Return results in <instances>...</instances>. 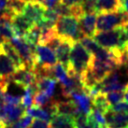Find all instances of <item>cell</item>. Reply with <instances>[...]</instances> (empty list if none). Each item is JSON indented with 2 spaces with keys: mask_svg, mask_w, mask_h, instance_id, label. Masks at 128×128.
Returning a JSON list of instances; mask_svg holds the SVG:
<instances>
[{
  "mask_svg": "<svg viewBox=\"0 0 128 128\" xmlns=\"http://www.w3.org/2000/svg\"><path fill=\"white\" fill-rule=\"evenodd\" d=\"M5 104V90L0 88V108L3 107Z\"/></svg>",
  "mask_w": 128,
  "mask_h": 128,
  "instance_id": "f1b7e54d",
  "label": "cell"
},
{
  "mask_svg": "<svg viewBox=\"0 0 128 128\" xmlns=\"http://www.w3.org/2000/svg\"><path fill=\"white\" fill-rule=\"evenodd\" d=\"M25 113L32 116V117L36 118V119H39V120H43L46 122H50L52 120V116L47 112V110H45L43 108H39L36 106H32V107L28 108L25 110Z\"/></svg>",
  "mask_w": 128,
  "mask_h": 128,
  "instance_id": "ffe728a7",
  "label": "cell"
},
{
  "mask_svg": "<svg viewBox=\"0 0 128 128\" xmlns=\"http://www.w3.org/2000/svg\"><path fill=\"white\" fill-rule=\"evenodd\" d=\"M8 0H0V10H5L7 8Z\"/></svg>",
  "mask_w": 128,
  "mask_h": 128,
  "instance_id": "4dcf8cb0",
  "label": "cell"
},
{
  "mask_svg": "<svg viewBox=\"0 0 128 128\" xmlns=\"http://www.w3.org/2000/svg\"><path fill=\"white\" fill-rule=\"evenodd\" d=\"M120 1H121V4H122V3H124V2H125L126 0H120Z\"/></svg>",
  "mask_w": 128,
  "mask_h": 128,
  "instance_id": "d590c367",
  "label": "cell"
},
{
  "mask_svg": "<svg viewBox=\"0 0 128 128\" xmlns=\"http://www.w3.org/2000/svg\"><path fill=\"white\" fill-rule=\"evenodd\" d=\"M45 10H46V8L40 2L29 0L25 3L22 13L36 24L43 19Z\"/></svg>",
  "mask_w": 128,
  "mask_h": 128,
  "instance_id": "ba28073f",
  "label": "cell"
},
{
  "mask_svg": "<svg viewBox=\"0 0 128 128\" xmlns=\"http://www.w3.org/2000/svg\"><path fill=\"white\" fill-rule=\"evenodd\" d=\"M50 122L52 128H76L75 119L68 115L57 113L52 118Z\"/></svg>",
  "mask_w": 128,
  "mask_h": 128,
  "instance_id": "2e32d148",
  "label": "cell"
},
{
  "mask_svg": "<svg viewBox=\"0 0 128 128\" xmlns=\"http://www.w3.org/2000/svg\"><path fill=\"white\" fill-rule=\"evenodd\" d=\"M16 70L17 68L12 60L3 50H0V75L4 78H10Z\"/></svg>",
  "mask_w": 128,
  "mask_h": 128,
  "instance_id": "9a60e30c",
  "label": "cell"
},
{
  "mask_svg": "<svg viewBox=\"0 0 128 128\" xmlns=\"http://www.w3.org/2000/svg\"><path fill=\"white\" fill-rule=\"evenodd\" d=\"M124 99L128 102V83L126 84L124 89Z\"/></svg>",
  "mask_w": 128,
  "mask_h": 128,
  "instance_id": "d6a6232c",
  "label": "cell"
},
{
  "mask_svg": "<svg viewBox=\"0 0 128 128\" xmlns=\"http://www.w3.org/2000/svg\"><path fill=\"white\" fill-rule=\"evenodd\" d=\"M128 24V13L122 8L114 12H100L96 20V32L108 31Z\"/></svg>",
  "mask_w": 128,
  "mask_h": 128,
  "instance_id": "3957f363",
  "label": "cell"
},
{
  "mask_svg": "<svg viewBox=\"0 0 128 128\" xmlns=\"http://www.w3.org/2000/svg\"><path fill=\"white\" fill-rule=\"evenodd\" d=\"M8 83V78H4L0 75V88H3L4 90H6Z\"/></svg>",
  "mask_w": 128,
  "mask_h": 128,
  "instance_id": "f546056e",
  "label": "cell"
},
{
  "mask_svg": "<svg viewBox=\"0 0 128 128\" xmlns=\"http://www.w3.org/2000/svg\"><path fill=\"white\" fill-rule=\"evenodd\" d=\"M26 2V0H8L7 8H8L14 14L22 13Z\"/></svg>",
  "mask_w": 128,
  "mask_h": 128,
  "instance_id": "cb8c5ba5",
  "label": "cell"
},
{
  "mask_svg": "<svg viewBox=\"0 0 128 128\" xmlns=\"http://www.w3.org/2000/svg\"><path fill=\"white\" fill-rule=\"evenodd\" d=\"M82 7L84 13H92L97 12V0H83Z\"/></svg>",
  "mask_w": 128,
  "mask_h": 128,
  "instance_id": "d4e9b609",
  "label": "cell"
},
{
  "mask_svg": "<svg viewBox=\"0 0 128 128\" xmlns=\"http://www.w3.org/2000/svg\"><path fill=\"white\" fill-rule=\"evenodd\" d=\"M125 52H126V54H127V56H128V42H127V44H126V47H125Z\"/></svg>",
  "mask_w": 128,
  "mask_h": 128,
  "instance_id": "e575fe53",
  "label": "cell"
},
{
  "mask_svg": "<svg viewBox=\"0 0 128 128\" xmlns=\"http://www.w3.org/2000/svg\"><path fill=\"white\" fill-rule=\"evenodd\" d=\"M24 114L25 110L22 105H10L5 103L3 107L0 108V124L2 128L8 124L18 121Z\"/></svg>",
  "mask_w": 128,
  "mask_h": 128,
  "instance_id": "8992f818",
  "label": "cell"
},
{
  "mask_svg": "<svg viewBox=\"0 0 128 128\" xmlns=\"http://www.w3.org/2000/svg\"><path fill=\"white\" fill-rule=\"evenodd\" d=\"M92 107L101 110L102 112H104V114L110 108V105L106 97V94H104V92H98L94 96H92Z\"/></svg>",
  "mask_w": 128,
  "mask_h": 128,
  "instance_id": "d6986e66",
  "label": "cell"
},
{
  "mask_svg": "<svg viewBox=\"0 0 128 128\" xmlns=\"http://www.w3.org/2000/svg\"><path fill=\"white\" fill-rule=\"evenodd\" d=\"M10 42L15 48V50L18 52L19 55L21 56L25 68L34 70L36 66L38 64L36 60L35 50L29 46V44L25 41L24 38H21V36H13L10 40Z\"/></svg>",
  "mask_w": 128,
  "mask_h": 128,
  "instance_id": "5b68a950",
  "label": "cell"
},
{
  "mask_svg": "<svg viewBox=\"0 0 128 128\" xmlns=\"http://www.w3.org/2000/svg\"><path fill=\"white\" fill-rule=\"evenodd\" d=\"M110 110L114 112H118V113H128V102L127 101H120L117 104L111 106Z\"/></svg>",
  "mask_w": 128,
  "mask_h": 128,
  "instance_id": "484cf974",
  "label": "cell"
},
{
  "mask_svg": "<svg viewBox=\"0 0 128 128\" xmlns=\"http://www.w3.org/2000/svg\"><path fill=\"white\" fill-rule=\"evenodd\" d=\"M92 38L101 47L108 50H125L126 44L128 42V30L126 26H121L108 31L96 32Z\"/></svg>",
  "mask_w": 128,
  "mask_h": 128,
  "instance_id": "7a4b0ae2",
  "label": "cell"
},
{
  "mask_svg": "<svg viewBox=\"0 0 128 128\" xmlns=\"http://www.w3.org/2000/svg\"><path fill=\"white\" fill-rule=\"evenodd\" d=\"M83 0H61V3L64 4L66 6H75V5H80Z\"/></svg>",
  "mask_w": 128,
  "mask_h": 128,
  "instance_id": "83f0119b",
  "label": "cell"
},
{
  "mask_svg": "<svg viewBox=\"0 0 128 128\" xmlns=\"http://www.w3.org/2000/svg\"><path fill=\"white\" fill-rule=\"evenodd\" d=\"M32 116L25 113L22 118H20L18 121L11 122L8 124L5 125L3 128H29L33 122Z\"/></svg>",
  "mask_w": 128,
  "mask_h": 128,
  "instance_id": "44dd1931",
  "label": "cell"
},
{
  "mask_svg": "<svg viewBox=\"0 0 128 128\" xmlns=\"http://www.w3.org/2000/svg\"><path fill=\"white\" fill-rule=\"evenodd\" d=\"M76 128H77V127H76Z\"/></svg>",
  "mask_w": 128,
  "mask_h": 128,
  "instance_id": "ab89813d",
  "label": "cell"
},
{
  "mask_svg": "<svg viewBox=\"0 0 128 128\" xmlns=\"http://www.w3.org/2000/svg\"><path fill=\"white\" fill-rule=\"evenodd\" d=\"M122 8V10H124L125 12H127V13H128V0H126L125 2H124V3L122 4V8Z\"/></svg>",
  "mask_w": 128,
  "mask_h": 128,
  "instance_id": "1f68e13d",
  "label": "cell"
},
{
  "mask_svg": "<svg viewBox=\"0 0 128 128\" xmlns=\"http://www.w3.org/2000/svg\"><path fill=\"white\" fill-rule=\"evenodd\" d=\"M6 39L4 38L3 36L0 35V50H1V49H2V44L4 43V41H5Z\"/></svg>",
  "mask_w": 128,
  "mask_h": 128,
  "instance_id": "836d02e7",
  "label": "cell"
},
{
  "mask_svg": "<svg viewBox=\"0 0 128 128\" xmlns=\"http://www.w3.org/2000/svg\"><path fill=\"white\" fill-rule=\"evenodd\" d=\"M69 98L74 101L77 107L78 108L80 111L82 113L89 114L90 111L92 110V96H90L85 90L72 92L69 94Z\"/></svg>",
  "mask_w": 128,
  "mask_h": 128,
  "instance_id": "30bf717a",
  "label": "cell"
},
{
  "mask_svg": "<svg viewBox=\"0 0 128 128\" xmlns=\"http://www.w3.org/2000/svg\"><path fill=\"white\" fill-rule=\"evenodd\" d=\"M74 41L71 39L63 38L55 50V54H56L57 60L59 63L64 66V68L68 69L69 68V58H70V52H71L72 46L74 44Z\"/></svg>",
  "mask_w": 128,
  "mask_h": 128,
  "instance_id": "4fadbf2b",
  "label": "cell"
},
{
  "mask_svg": "<svg viewBox=\"0 0 128 128\" xmlns=\"http://www.w3.org/2000/svg\"><path fill=\"white\" fill-rule=\"evenodd\" d=\"M49 128H52V126H50V127H49Z\"/></svg>",
  "mask_w": 128,
  "mask_h": 128,
  "instance_id": "f35d334b",
  "label": "cell"
},
{
  "mask_svg": "<svg viewBox=\"0 0 128 128\" xmlns=\"http://www.w3.org/2000/svg\"><path fill=\"white\" fill-rule=\"evenodd\" d=\"M92 60V55L85 47L82 45L80 41H76L73 44L70 52V58H69V68L68 71L69 73H73L82 77L88 71L91 66Z\"/></svg>",
  "mask_w": 128,
  "mask_h": 128,
  "instance_id": "6da1fadb",
  "label": "cell"
},
{
  "mask_svg": "<svg viewBox=\"0 0 128 128\" xmlns=\"http://www.w3.org/2000/svg\"><path fill=\"white\" fill-rule=\"evenodd\" d=\"M126 28H127V30H128V24H127V25H126Z\"/></svg>",
  "mask_w": 128,
  "mask_h": 128,
  "instance_id": "74e56055",
  "label": "cell"
},
{
  "mask_svg": "<svg viewBox=\"0 0 128 128\" xmlns=\"http://www.w3.org/2000/svg\"><path fill=\"white\" fill-rule=\"evenodd\" d=\"M97 13H84L80 18V27L82 30L83 36H92L96 33V20H97Z\"/></svg>",
  "mask_w": 128,
  "mask_h": 128,
  "instance_id": "7c38bea8",
  "label": "cell"
},
{
  "mask_svg": "<svg viewBox=\"0 0 128 128\" xmlns=\"http://www.w3.org/2000/svg\"><path fill=\"white\" fill-rule=\"evenodd\" d=\"M52 99V98L48 96L46 92L38 91L34 96V105L39 108H44L50 103Z\"/></svg>",
  "mask_w": 128,
  "mask_h": 128,
  "instance_id": "7402d4cb",
  "label": "cell"
},
{
  "mask_svg": "<svg viewBox=\"0 0 128 128\" xmlns=\"http://www.w3.org/2000/svg\"><path fill=\"white\" fill-rule=\"evenodd\" d=\"M55 31L61 38L71 39L74 42L84 36L80 27V19L71 15L61 16L56 22Z\"/></svg>",
  "mask_w": 128,
  "mask_h": 128,
  "instance_id": "277c9868",
  "label": "cell"
},
{
  "mask_svg": "<svg viewBox=\"0 0 128 128\" xmlns=\"http://www.w3.org/2000/svg\"><path fill=\"white\" fill-rule=\"evenodd\" d=\"M1 50H3L4 52L12 60V62L16 66L17 69L24 68V62L22 60L21 56L19 55L18 52L15 50V48L11 45V43L8 40H5L4 41V43L2 44V49Z\"/></svg>",
  "mask_w": 128,
  "mask_h": 128,
  "instance_id": "e0dca14e",
  "label": "cell"
},
{
  "mask_svg": "<svg viewBox=\"0 0 128 128\" xmlns=\"http://www.w3.org/2000/svg\"><path fill=\"white\" fill-rule=\"evenodd\" d=\"M56 82L57 80L54 78L50 77H42L36 78V86L38 91L46 92L50 97H52L56 91Z\"/></svg>",
  "mask_w": 128,
  "mask_h": 128,
  "instance_id": "5bb4252c",
  "label": "cell"
},
{
  "mask_svg": "<svg viewBox=\"0 0 128 128\" xmlns=\"http://www.w3.org/2000/svg\"><path fill=\"white\" fill-rule=\"evenodd\" d=\"M11 24L15 31V35L22 38L35 25V24L22 13H16L11 18Z\"/></svg>",
  "mask_w": 128,
  "mask_h": 128,
  "instance_id": "8fae6325",
  "label": "cell"
},
{
  "mask_svg": "<svg viewBox=\"0 0 128 128\" xmlns=\"http://www.w3.org/2000/svg\"><path fill=\"white\" fill-rule=\"evenodd\" d=\"M108 101L110 103V107L113 106L118 102H120L124 98V90H119V91H112L106 94Z\"/></svg>",
  "mask_w": 128,
  "mask_h": 128,
  "instance_id": "603a6c76",
  "label": "cell"
},
{
  "mask_svg": "<svg viewBox=\"0 0 128 128\" xmlns=\"http://www.w3.org/2000/svg\"><path fill=\"white\" fill-rule=\"evenodd\" d=\"M36 64L45 68H52L57 64V57L55 52L48 46L38 43L35 50Z\"/></svg>",
  "mask_w": 128,
  "mask_h": 128,
  "instance_id": "52a82bcc",
  "label": "cell"
},
{
  "mask_svg": "<svg viewBox=\"0 0 128 128\" xmlns=\"http://www.w3.org/2000/svg\"><path fill=\"white\" fill-rule=\"evenodd\" d=\"M0 128H2V125H1V124H0Z\"/></svg>",
  "mask_w": 128,
  "mask_h": 128,
  "instance_id": "8d00e7d4",
  "label": "cell"
},
{
  "mask_svg": "<svg viewBox=\"0 0 128 128\" xmlns=\"http://www.w3.org/2000/svg\"><path fill=\"white\" fill-rule=\"evenodd\" d=\"M49 122L43 120H39V119H35L32 122L31 125L29 126V128H49Z\"/></svg>",
  "mask_w": 128,
  "mask_h": 128,
  "instance_id": "4316f807",
  "label": "cell"
},
{
  "mask_svg": "<svg viewBox=\"0 0 128 128\" xmlns=\"http://www.w3.org/2000/svg\"><path fill=\"white\" fill-rule=\"evenodd\" d=\"M8 78L19 85L27 87L36 82V76L34 70L24 66V68H18Z\"/></svg>",
  "mask_w": 128,
  "mask_h": 128,
  "instance_id": "9c48e42d",
  "label": "cell"
},
{
  "mask_svg": "<svg viewBox=\"0 0 128 128\" xmlns=\"http://www.w3.org/2000/svg\"><path fill=\"white\" fill-rule=\"evenodd\" d=\"M122 4L120 0H97V12H114L120 10Z\"/></svg>",
  "mask_w": 128,
  "mask_h": 128,
  "instance_id": "ac0fdd59",
  "label": "cell"
}]
</instances>
